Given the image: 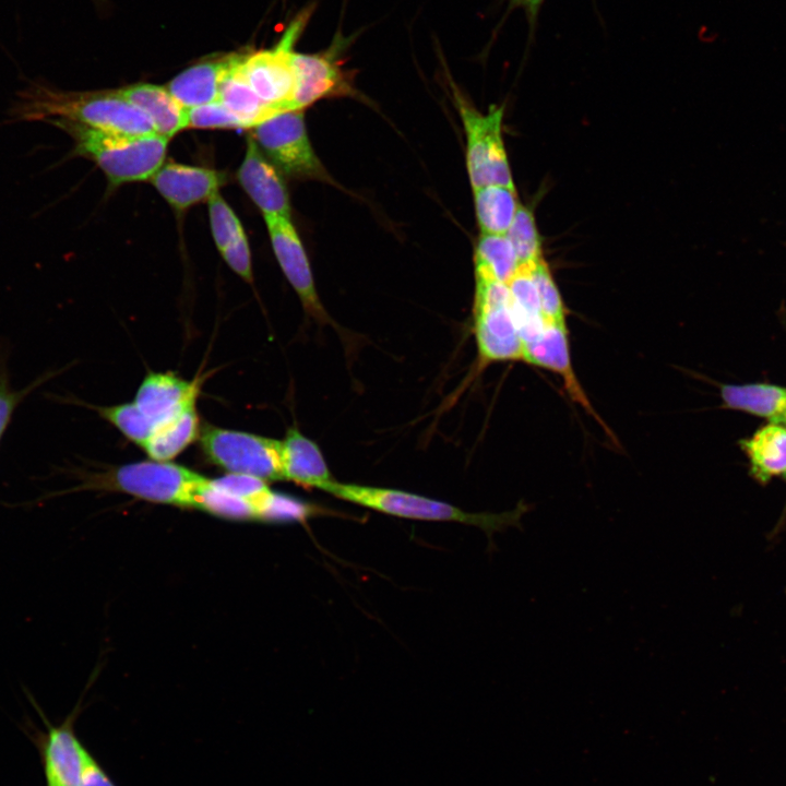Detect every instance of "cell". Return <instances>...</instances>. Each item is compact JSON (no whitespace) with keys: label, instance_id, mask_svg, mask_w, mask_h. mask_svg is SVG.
Masks as SVG:
<instances>
[{"label":"cell","instance_id":"cell-1","mask_svg":"<svg viewBox=\"0 0 786 786\" xmlns=\"http://www.w3.org/2000/svg\"><path fill=\"white\" fill-rule=\"evenodd\" d=\"M11 116L19 121L61 118L120 134L156 133L151 119L118 91L67 92L33 83L19 92Z\"/></svg>","mask_w":786,"mask_h":786},{"label":"cell","instance_id":"cell-2","mask_svg":"<svg viewBox=\"0 0 786 786\" xmlns=\"http://www.w3.org/2000/svg\"><path fill=\"white\" fill-rule=\"evenodd\" d=\"M46 122L67 132L74 153L93 160L111 186L150 180L163 165L169 141L157 133H111L61 118Z\"/></svg>","mask_w":786,"mask_h":786},{"label":"cell","instance_id":"cell-3","mask_svg":"<svg viewBox=\"0 0 786 786\" xmlns=\"http://www.w3.org/2000/svg\"><path fill=\"white\" fill-rule=\"evenodd\" d=\"M338 499L393 516L422 520L458 522L480 528L491 539L496 532L508 527L521 528V519L529 505L520 501L515 509L501 513H473L420 495L397 489L343 484L331 480L321 488Z\"/></svg>","mask_w":786,"mask_h":786},{"label":"cell","instance_id":"cell-4","mask_svg":"<svg viewBox=\"0 0 786 786\" xmlns=\"http://www.w3.org/2000/svg\"><path fill=\"white\" fill-rule=\"evenodd\" d=\"M204 478L175 463L146 461L86 477L75 489L119 490L151 502L193 508Z\"/></svg>","mask_w":786,"mask_h":786},{"label":"cell","instance_id":"cell-5","mask_svg":"<svg viewBox=\"0 0 786 786\" xmlns=\"http://www.w3.org/2000/svg\"><path fill=\"white\" fill-rule=\"evenodd\" d=\"M466 136V166L473 189L486 186L514 187L502 138L504 106L479 112L454 92Z\"/></svg>","mask_w":786,"mask_h":786},{"label":"cell","instance_id":"cell-6","mask_svg":"<svg viewBox=\"0 0 786 786\" xmlns=\"http://www.w3.org/2000/svg\"><path fill=\"white\" fill-rule=\"evenodd\" d=\"M312 9H306L290 23L279 43L270 50L241 55L239 68L246 81L276 115L295 110L296 74L291 56Z\"/></svg>","mask_w":786,"mask_h":786},{"label":"cell","instance_id":"cell-7","mask_svg":"<svg viewBox=\"0 0 786 786\" xmlns=\"http://www.w3.org/2000/svg\"><path fill=\"white\" fill-rule=\"evenodd\" d=\"M473 314L479 359L484 365L523 360V343L507 284L476 281Z\"/></svg>","mask_w":786,"mask_h":786},{"label":"cell","instance_id":"cell-8","mask_svg":"<svg viewBox=\"0 0 786 786\" xmlns=\"http://www.w3.org/2000/svg\"><path fill=\"white\" fill-rule=\"evenodd\" d=\"M201 446L211 462L229 474L282 480V442L247 432L206 426Z\"/></svg>","mask_w":786,"mask_h":786},{"label":"cell","instance_id":"cell-9","mask_svg":"<svg viewBox=\"0 0 786 786\" xmlns=\"http://www.w3.org/2000/svg\"><path fill=\"white\" fill-rule=\"evenodd\" d=\"M258 146L289 177L331 181L308 138L303 110L277 114L253 127Z\"/></svg>","mask_w":786,"mask_h":786},{"label":"cell","instance_id":"cell-10","mask_svg":"<svg viewBox=\"0 0 786 786\" xmlns=\"http://www.w3.org/2000/svg\"><path fill=\"white\" fill-rule=\"evenodd\" d=\"M348 39L336 35L333 44L318 53L293 52L291 60L296 74L295 110L326 97L352 96L357 94L353 79L342 67L341 52Z\"/></svg>","mask_w":786,"mask_h":786},{"label":"cell","instance_id":"cell-11","mask_svg":"<svg viewBox=\"0 0 786 786\" xmlns=\"http://www.w3.org/2000/svg\"><path fill=\"white\" fill-rule=\"evenodd\" d=\"M274 254L306 312L320 323L330 322L315 290L310 264L289 217L265 215Z\"/></svg>","mask_w":786,"mask_h":786},{"label":"cell","instance_id":"cell-12","mask_svg":"<svg viewBox=\"0 0 786 786\" xmlns=\"http://www.w3.org/2000/svg\"><path fill=\"white\" fill-rule=\"evenodd\" d=\"M523 361L559 374L571 400L582 406L609 436H612L593 408L573 371L567 324L546 323L535 338L523 344Z\"/></svg>","mask_w":786,"mask_h":786},{"label":"cell","instance_id":"cell-13","mask_svg":"<svg viewBox=\"0 0 786 786\" xmlns=\"http://www.w3.org/2000/svg\"><path fill=\"white\" fill-rule=\"evenodd\" d=\"M237 178L264 216L289 217L290 203L285 182L252 136L248 138L246 155Z\"/></svg>","mask_w":786,"mask_h":786},{"label":"cell","instance_id":"cell-14","mask_svg":"<svg viewBox=\"0 0 786 786\" xmlns=\"http://www.w3.org/2000/svg\"><path fill=\"white\" fill-rule=\"evenodd\" d=\"M150 181L174 209L183 211L209 201L225 183L226 176L205 167L168 163L162 165Z\"/></svg>","mask_w":786,"mask_h":786},{"label":"cell","instance_id":"cell-15","mask_svg":"<svg viewBox=\"0 0 786 786\" xmlns=\"http://www.w3.org/2000/svg\"><path fill=\"white\" fill-rule=\"evenodd\" d=\"M92 755L75 736L71 720L50 727L44 745L47 786H80Z\"/></svg>","mask_w":786,"mask_h":786},{"label":"cell","instance_id":"cell-16","mask_svg":"<svg viewBox=\"0 0 786 786\" xmlns=\"http://www.w3.org/2000/svg\"><path fill=\"white\" fill-rule=\"evenodd\" d=\"M199 385L198 381L188 382L169 373H150L139 388L134 403L156 427L194 404Z\"/></svg>","mask_w":786,"mask_h":786},{"label":"cell","instance_id":"cell-17","mask_svg":"<svg viewBox=\"0 0 786 786\" xmlns=\"http://www.w3.org/2000/svg\"><path fill=\"white\" fill-rule=\"evenodd\" d=\"M739 446L749 461V474L758 484L765 486L786 474V425L769 422L739 440Z\"/></svg>","mask_w":786,"mask_h":786},{"label":"cell","instance_id":"cell-18","mask_svg":"<svg viewBox=\"0 0 786 786\" xmlns=\"http://www.w3.org/2000/svg\"><path fill=\"white\" fill-rule=\"evenodd\" d=\"M281 442L283 479L319 490L333 480L317 443L298 429L290 428Z\"/></svg>","mask_w":786,"mask_h":786},{"label":"cell","instance_id":"cell-19","mask_svg":"<svg viewBox=\"0 0 786 786\" xmlns=\"http://www.w3.org/2000/svg\"><path fill=\"white\" fill-rule=\"evenodd\" d=\"M231 60L233 55L199 62L175 76L166 88L186 109L217 102L221 81Z\"/></svg>","mask_w":786,"mask_h":786},{"label":"cell","instance_id":"cell-20","mask_svg":"<svg viewBox=\"0 0 786 786\" xmlns=\"http://www.w3.org/2000/svg\"><path fill=\"white\" fill-rule=\"evenodd\" d=\"M118 92L151 119L157 134L170 139L187 129V109L170 95L167 88L139 83Z\"/></svg>","mask_w":786,"mask_h":786},{"label":"cell","instance_id":"cell-21","mask_svg":"<svg viewBox=\"0 0 786 786\" xmlns=\"http://www.w3.org/2000/svg\"><path fill=\"white\" fill-rule=\"evenodd\" d=\"M723 406L784 424L786 388L771 383L722 384Z\"/></svg>","mask_w":786,"mask_h":786},{"label":"cell","instance_id":"cell-22","mask_svg":"<svg viewBox=\"0 0 786 786\" xmlns=\"http://www.w3.org/2000/svg\"><path fill=\"white\" fill-rule=\"evenodd\" d=\"M240 58L241 55H233L219 84L218 102L236 115L246 128H253L276 114L258 97L246 81L239 68Z\"/></svg>","mask_w":786,"mask_h":786},{"label":"cell","instance_id":"cell-23","mask_svg":"<svg viewBox=\"0 0 786 786\" xmlns=\"http://www.w3.org/2000/svg\"><path fill=\"white\" fill-rule=\"evenodd\" d=\"M534 264H520L507 284L510 290L512 311L523 344L535 338L546 325L533 277Z\"/></svg>","mask_w":786,"mask_h":786},{"label":"cell","instance_id":"cell-24","mask_svg":"<svg viewBox=\"0 0 786 786\" xmlns=\"http://www.w3.org/2000/svg\"><path fill=\"white\" fill-rule=\"evenodd\" d=\"M199 419L194 404L158 424L143 449L154 461H168L177 456L198 436Z\"/></svg>","mask_w":786,"mask_h":786},{"label":"cell","instance_id":"cell-25","mask_svg":"<svg viewBox=\"0 0 786 786\" xmlns=\"http://www.w3.org/2000/svg\"><path fill=\"white\" fill-rule=\"evenodd\" d=\"M473 191L481 234L505 235L520 205L515 187L493 184Z\"/></svg>","mask_w":786,"mask_h":786},{"label":"cell","instance_id":"cell-26","mask_svg":"<svg viewBox=\"0 0 786 786\" xmlns=\"http://www.w3.org/2000/svg\"><path fill=\"white\" fill-rule=\"evenodd\" d=\"M476 281L508 284L520 263L505 235L481 234L474 255Z\"/></svg>","mask_w":786,"mask_h":786},{"label":"cell","instance_id":"cell-27","mask_svg":"<svg viewBox=\"0 0 786 786\" xmlns=\"http://www.w3.org/2000/svg\"><path fill=\"white\" fill-rule=\"evenodd\" d=\"M520 264L536 263L543 258L541 240L533 212L520 204L505 233Z\"/></svg>","mask_w":786,"mask_h":786},{"label":"cell","instance_id":"cell-28","mask_svg":"<svg viewBox=\"0 0 786 786\" xmlns=\"http://www.w3.org/2000/svg\"><path fill=\"white\" fill-rule=\"evenodd\" d=\"M97 410L102 417L116 426L128 439L142 448L155 429V424L134 402L110 407H98Z\"/></svg>","mask_w":786,"mask_h":786},{"label":"cell","instance_id":"cell-29","mask_svg":"<svg viewBox=\"0 0 786 786\" xmlns=\"http://www.w3.org/2000/svg\"><path fill=\"white\" fill-rule=\"evenodd\" d=\"M533 277L545 322L567 324V310L561 294L544 258L533 265Z\"/></svg>","mask_w":786,"mask_h":786},{"label":"cell","instance_id":"cell-30","mask_svg":"<svg viewBox=\"0 0 786 786\" xmlns=\"http://www.w3.org/2000/svg\"><path fill=\"white\" fill-rule=\"evenodd\" d=\"M209 215L212 235L219 251L245 231L240 221L218 192L209 199Z\"/></svg>","mask_w":786,"mask_h":786},{"label":"cell","instance_id":"cell-31","mask_svg":"<svg viewBox=\"0 0 786 786\" xmlns=\"http://www.w3.org/2000/svg\"><path fill=\"white\" fill-rule=\"evenodd\" d=\"M187 128L192 129H238L245 123L221 102L187 109Z\"/></svg>","mask_w":786,"mask_h":786},{"label":"cell","instance_id":"cell-32","mask_svg":"<svg viewBox=\"0 0 786 786\" xmlns=\"http://www.w3.org/2000/svg\"><path fill=\"white\" fill-rule=\"evenodd\" d=\"M48 379L41 376L26 388L16 391L10 385L5 365L0 362V440L9 426L13 412L25 396Z\"/></svg>","mask_w":786,"mask_h":786},{"label":"cell","instance_id":"cell-33","mask_svg":"<svg viewBox=\"0 0 786 786\" xmlns=\"http://www.w3.org/2000/svg\"><path fill=\"white\" fill-rule=\"evenodd\" d=\"M225 262L248 283L252 282L251 254L245 231L221 251Z\"/></svg>","mask_w":786,"mask_h":786},{"label":"cell","instance_id":"cell-34","mask_svg":"<svg viewBox=\"0 0 786 786\" xmlns=\"http://www.w3.org/2000/svg\"><path fill=\"white\" fill-rule=\"evenodd\" d=\"M80 786H116L106 772L92 757L87 763Z\"/></svg>","mask_w":786,"mask_h":786},{"label":"cell","instance_id":"cell-35","mask_svg":"<svg viewBox=\"0 0 786 786\" xmlns=\"http://www.w3.org/2000/svg\"><path fill=\"white\" fill-rule=\"evenodd\" d=\"M544 1L545 0H508V9L512 10L521 8L525 12L532 35L536 25L539 9Z\"/></svg>","mask_w":786,"mask_h":786},{"label":"cell","instance_id":"cell-36","mask_svg":"<svg viewBox=\"0 0 786 786\" xmlns=\"http://www.w3.org/2000/svg\"><path fill=\"white\" fill-rule=\"evenodd\" d=\"M783 477L786 481V474ZM785 528H786V503H785L783 512H782L779 519L777 520L776 524L767 534V539L770 541H772L773 539L777 538L784 532Z\"/></svg>","mask_w":786,"mask_h":786},{"label":"cell","instance_id":"cell-37","mask_svg":"<svg viewBox=\"0 0 786 786\" xmlns=\"http://www.w3.org/2000/svg\"><path fill=\"white\" fill-rule=\"evenodd\" d=\"M784 425H786V420H785Z\"/></svg>","mask_w":786,"mask_h":786}]
</instances>
